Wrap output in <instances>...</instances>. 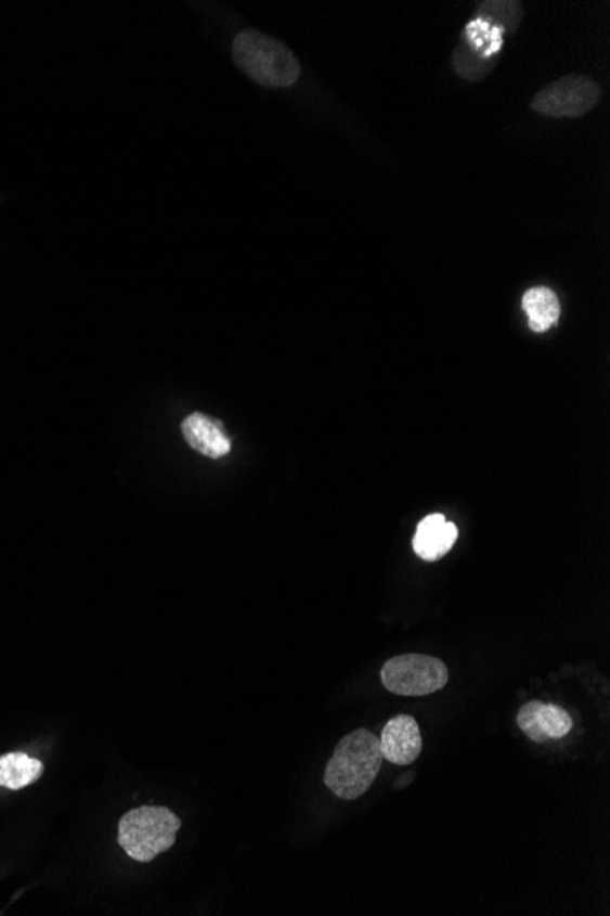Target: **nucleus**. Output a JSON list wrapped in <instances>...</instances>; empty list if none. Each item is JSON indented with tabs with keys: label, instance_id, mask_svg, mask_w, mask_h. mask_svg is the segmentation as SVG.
<instances>
[{
	"label": "nucleus",
	"instance_id": "1",
	"mask_svg": "<svg viewBox=\"0 0 610 916\" xmlns=\"http://www.w3.org/2000/svg\"><path fill=\"white\" fill-rule=\"evenodd\" d=\"M382 761L380 739L369 730H355L338 743L327 763L324 782L340 800H356L377 779Z\"/></svg>",
	"mask_w": 610,
	"mask_h": 916
},
{
	"label": "nucleus",
	"instance_id": "2",
	"mask_svg": "<svg viewBox=\"0 0 610 916\" xmlns=\"http://www.w3.org/2000/svg\"><path fill=\"white\" fill-rule=\"evenodd\" d=\"M233 57L239 70L262 87H293L302 72L289 48L258 29H244L234 37Z\"/></svg>",
	"mask_w": 610,
	"mask_h": 916
},
{
	"label": "nucleus",
	"instance_id": "3",
	"mask_svg": "<svg viewBox=\"0 0 610 916\" xmlns=\"http://www.w3.org/2000/svg\"><path fill=\"white\" fill-rule=\"evenodd\" d=\"M180 827V817L170 809L140 807L121 817L117 841L130 859L148 864L174 846Z\"/></svg>",
	"mask_w": 610,
	"mask_h": 916
},
{
	"label": "nucleus",
	"instance_id": "4",
	"mask_svg": "<svg viewBox=\"0 0 610 916\" xmlns=\"http://www.w3.org/2000/svg\"><path fill=\"white\" fill-rule=\"evenodd\" d=\"M380 681L391 694L420 697L436 694L446 686L447 668L442 660L430 655H401L382 666Z\"/></svg>",
	"mask_w": 610,
	"mask_h": 916
},
{
	"label": "nucleus",
	"instance_id": "5",
	"mask_svg": "<svg viewBox=\"0 0 610 916\" xmlns=\"http://www.w3.org/2000/svg\"><path fill=\"white\" fill-rule=\"evenodd\" d=\"M601 100L598 85L582 76L561 77L540 90L532 100V111L548 117H582Z\"/></svg>",
	"mask_w": 610,
	"mask_h": 916
},
{
	"label": "nucleus",
	"instance_id": "6",
	"mask_svg": "<svg viewBox=\"0 0 610 916\" xmlns=\"http://www.w3.org/2000/svg\"><path fill=\"white\" fill-rule=\"evenodd\" d=\"M378 739L384 759L393 765H412L423 752L419 723L412 715H397L388 721Z\"/></svg>",
	"mask_w": 610,
	"mask_h": 916
},
{
	"label": "nucleus",
	"instance_id": "7",
	"mask_svg": "<svg viewBox=\"0 0 610 916\" xmlns=\"http://www.w3.org/2000/svg\"><path fill=\"white\" fill-rule=\"evenodd\" d=\"M457 537L459 531L455 524L447 521L442 514H430L417 527L413 537V551L423 560L436 562L454 547Z\"/></svg>",
	"mask_w": 610,
	"mask_h": 916
},
{
	"label": "nucleus",
	"instance_id": "8",
	"mask_svg": "<svg viewBox=\"0 0 610 916\" xmlns=\"http://www.w3.org/2000/svg\"><path fill=\"white\" fill-rule=\"evenodd\" d=\"M181 433L192 449L198 450L199 454L207 455L210 460H220L231 452V441L223 430V425L209 415H189L181 425Z\"/></svg>",
	"mask_w": 610,
	"mask_h": 916
},
{
	"label": "nucleus",
	"instance_id": "9",
	"mask_svg": "<svg viewBox=\"0 0 610 916\" xmlns=\"http://www.w3.org/2000/svg\"><path fill=\"white\" fill-rule=\"evenodd\" d=\"M505 31L494 24L476 17L466 24L459 47L484 63H494V57L505 44ZM495 65V63H494Z\"/></svg>",
	"mask_w": 610,
	"mask_h": 916
},
{
	"label": "nucleus",
	"instance_id": "10",
	"mask_svg": "<svg viewBox=\"0 0 610 916\" xmlns=\"http://www.w3.org/2000/svg\"><path fill=\"white\" fill-rule=\"evenodd\" d=\"M523 310L529 317L532 332L545 333L559 321L561 306L559 298L550 287H532L523 295Z\"/></svg>",
	"mask_w": 610,
	"mask_h": 916
},
{
	"label": "nucleus",
	"instance_id": "11",
	"mask_svg": "<svg viewBox=\"0 0 610 916\" xmlns=\"http://www.w3.org/2000/svg\"><path fill=\"white\" fill-rule=\"evenodd\" d=\"M44 772L39 759L29 758L28 753L12 752L0 756V787L21 790L36 783Z\"/></svg>",
	"mask_w": 610,
	"mask_h": 916
},
{
	"label": "nucleus",
	"instance_id": "12",
	"mask_svg": "<svg viewBox=\"0 0 610 916\" xmlns=\"http://www.w3.org/2000/svg\"><path fill=\"white\" fill-rule=\"evenodd\" d=\"M477 17L489 21L508 36L514 34L523 21V8L519 2L510 0H486L477 4Z\"/></svg>",
	"mask_w": 610,
	"mask_h": 916
},
{
	"label": "nucleus",
	"instance_id": "13",
	"mask_svg": "<svg viewBox=\"0 0 610 916\" xmlns=\"http://www.w3.org/2000/svg\"><path fill=\"white\" fill-rule=\"evenodd\" d=\"M537 728L547 743L550 739H561V737L569 736L570 730L574 728V723H572V718L564 708L543 702L540 708V715H537Z\"/></svg>",
	"mask_w": 610,
	"mask_h": 916
},
{
	"label": "nucleus",
	"instance_id": "14",
	"mask_svg": "<svg viewBox=\"0 0 610 916\" xmlns=\"http://www.w3.org/2000/svg\"><path fill=\"white\" fill-rule=\"evenodd\" d=\"M454 68L460 77H465L466 81H479L483 79L486 74L494 70V63H484L479 59L473 57L471 53L466 52L463 48H457L454 52Z\"/></svg>",
	"mask_w": 610,
	"mask_h": 916
},
{
	"label": "nucleus",
	"instance_id": "15",
	"mask_svg": "<svg viewBox=\"0 0 610 916\" xmlns=\"http://www.w3.org/2000/svg\"><path fill=\"white\" fill-rule=\"evenodd\" d=\"M541 705H543L541 700H530L518 713L519 728L534 743H545V739L541 736L540 728H537V715H540Z\"/></svg>",
	"mask_w": 610,
	"mask_h": 916
}]
</instances>
